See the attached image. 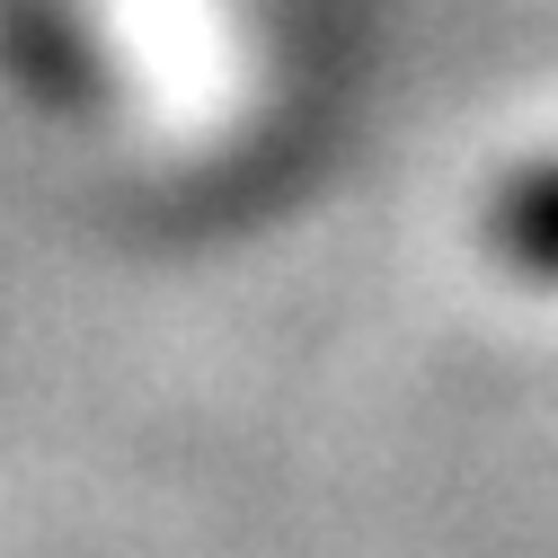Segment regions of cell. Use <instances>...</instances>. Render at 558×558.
<instances>
[{
    "label": "cell",
    "mask_w": 558,
    "mask_h": 558,
    "mask_svg": "<svg viewBox=\"0 0 558 558\" xmlns=\"http://www.w3.org/2000/svg\"><path fill=\"white\" fill-rule=\"evenodd\" d=\"M487 248H497L523 284H558V160H532L487 204Z\"/></svg>",
    "instance_id": "cell-1"
}]
</instances>
